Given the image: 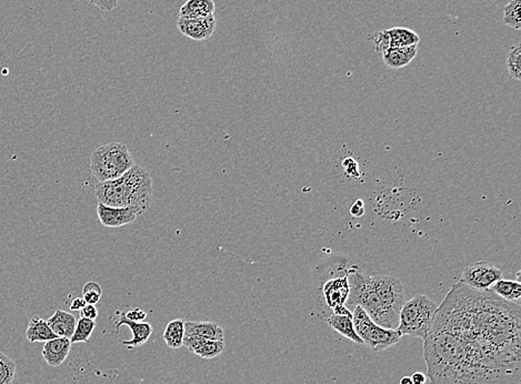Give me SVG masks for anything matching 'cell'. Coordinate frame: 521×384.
<instances>
[{
    "label": "cell",
    "instance_id": "6da1fadb",
    "mask_svg": "<svg viewBox=\"0 0 521 384\" xmlns=\"http://www.w3.org/2000/svg\"><path fill=\"white\" fill-rule=\"evenodd\" d=\"M520 304L459 283L424 340L431 384H521Z\"/></svg>",
    "mask_w": 521,
    "mask_h": 384
},
{
    "label": "cell",
    "instance_id": "7a4b0ae2",
    "mask_svg": "<svg viewBox=\"0 0 521 384\" xmlns=\"http://www.w3.org/2000/svg\"><path fill=\"white\" fill-rule=\"evenodd\" d=\"M349 296L346 308L352 312L361 307L378 326L387 329H397L399 313L404 306V285L400 280L391 276H367L357 267L347 270Z\"/></svg>",
    "mask_w": 521,
    "mask_h": 384
},
{
    "label": "cell",
    "instance_id": "3957f363",
    "mask_svg": "<svg viewBox=\"0 0 521 384\" xmlns=\"http://www.w3.org/2000/svg\"><path fill=\"white\" fill-rule=\"evenodd\" d=\"M153 192V178L139 165L132 167L118 179L98 182L95 187L98 202L109 207L130 208L137 215L149 210Z\"/></svg>",
    "mask_w": 521,
    "mask_h": 384
},
{
    "label": "cell",
    "instance_id": "277c9868",
    "mask_svg": "<svg viewBox=\"0 0 521 384\" xmlns=\"http://www.w3.org/2000/svg\"><path fill=\"white\" fill-rule=\"evenodd\" d=\"M132 154L121 143H106L90 156V170L98 182L114 180L135 166Z\"/></svg>",
    "mask_w": 521,
    "mask_h": 384
},
{
    "label": "cell",
    "instance_id": "5b68a950",
    "mask_svg": "<svg viewBox=\"0 0 521 384\" xmlns=\"http://www.w3.org/2000/svg\"><path fill=\"white\" fill-rule=\"evenodd\" d=\"M437 306L425 294H417L409 301H404L399 313L398 330L401 335H409L425 340L433 326Z\"/></svg>",
    "mask_w": 521,
    "mask_h": 384
},
{
    "label": "cell",
    "instance_id": "8992f818",
    "mask_svg": "<svg viewBox=\"0 0 521 384\" xmlns=\"http://www.w3.org/2000/svg\"><path fill=\"white\" fill-rule=\"evenodd\" d=\"M352 313L354 330L363 340V346H366L372 351L383 352L400 341L402 335L399 333L398 330L387 329L378 326L361 307H356Z\"/></svg>",
    "mask_w": 521,
    "mask_h": 384
},
{
    "label": "cell",
    "instance_id": "52a82bcc",
    "mask_svg": "<svg viewBox=\"0 0 521 384\" xmlns=\"http://www.w3.org/2000/svg\"><path fill=\"white\" fill-rule=\"evenodd\" d=\"M502 278V271L490 262H474L463 269L461 283L477 291H488Z\"/></svg>",
    "mask_w": 521,
    "mask_h": 384
},
{
    "label": "cell",
    "instance_id": "ba28073f",
    "mask_svg": "<svg viewBox=\"0 0 521 384\" xmlns=\"http://www.w3.org/2000/svg\"><path fill=\"white\" fill-rule=\"evenodd\" d=\"M324 296L327 306L337 315H352L346 308V301L349 296V283L347 274H338L337 277L326 281L324 285Z\"/></svg>",
    "mask_w": 521,
    "mask_h": 384
},
{
    "label": "cell",
    "instance_id": "9c48e42d",
    "mask_svg": "<svg viewBox=\"0 0 521 384\" xmlns=\"http://www.w3.org/2000/svg\"><path fill=\"white\" fill-rule=\"evenodd\" d=\"M217 19L214 15L204 18L179 17L177 28L184 37L193 41L207 40L214 35Z\"/></svg>",
    "mask_w": 521,
    "mask_h": 384
},
{
    "label": "cell",
    "instance_id": "30bf717a",
    "mask_svg": "<svg viewBox=\"0 0 521 384\" xmlns=\"http://www.w3.org/2000/svg\"><path fill=\"white\" fill-rule=\"evenodd\" d=\"M97 215L100 224L107 228H121L135 221L137 213L130 208L109 207L98 202Z\"/></svg>",
    "mask_w": 521,
    "mask_h": 384
},
{
    "label": "cell",
    "instance_id": "8fae6325",
    "mask_svg": "<svg viewBox=\"0 0 521 384\" xmlns=\"http://www.w3.org/2000/svg\"><path fill=\"white\" fill-rule=\"evenodd\" d=\"M191 352L199 355L200 358H216L225 350V341L208 340V339L197 337V335H184V344Z\"/></svg>",
    "mask_w": 521,
    "mask_h": 384
},
{
    "label": "cell",
    "instance_id": "7c38bea8",
    "mask_svg": "<svg viewBox=\"0 0 521 384\" xmlns=\"http://www.w3.org/2000/svg\"><path fill=\"white\" fill-rule=\"evenodd\" d=\"M116 329L119 331V328L121 326H128L129 329L132 330V339L129 341H121L123 346H127L128 349H132V348H137V346H143L146 344L147 341L149 340L150 335H153L154 328L150 323L145 322H135V321H130L125 317V313L121 315L119 320L114 323Z\"/></svg>",
    "mask_w": 521,
    "mask_h": 384
},
{
    "label": "cell",
    "instance_id": "4fadbf2b",
    "mask_svg": "<svg viewBox=\"0 0 521 384\" xmlns=\"http://www.w3.org/2000/svg\"><path fill=\"white\" fill-rule=\"evenodd\" d=\"M71 339L62 338L57 337L53 340L45 342L44 349H43V358L45 361L49 364L50 367L57 368L64 363V360L67 359L71 349Z\"/></svg>",
    "mask_w": 521,
    "mask_h": 384
},
{
    "label": "cell",
    "instance_id": "5bb4252c",
    "mask_svg": "<svg viewBox=\"0 0 521 384\" xmlns=\"http://www.w3.org/2000/svg\"><path fill=\"white\" fill-rule=\"evenodd\" d=\"M417 53L418 45H413L400 48H389L381 53V56L385 64L389 69H400L413 62V59L416 58Z\"/></svg>",
    "mask_w": 521,
    "mask_h": 384
},
{
    "label": "cell",
    "instance_id": "9a60e30c",
    "mask_svg": "<svg viewBox=\"0 0 521 384\" xmlns=\"http://www.w3.org/2000/svg\"><path fill=\"white\" fill-rule=\"evenodd\" d=\"M184 335H197L208 340L225 341L223 330L211 321H184Z\"/></svg>",
    "mask_w": 521,
    "mask_h": 384
},
{
    "label": "cell",
    "instance_id": "2e32d148",
    "mask_svg": "<svg viewBox=\"0 0 521 384\" xmlns=\"http://www.w3.org/2000/svg\"><path fill=\"white\" fill-rule=\"evenodd\" d=\"M47 323L57 337L71 339L76 328L77 320L69 312L56 310L53 317L48 319Z\"/></svg>",
    "mask_w": 521,
    "mask_h": 384
},
{
    "label": "cell",
    "instance_id": "e0dca14e",
    "mask_svg": "<svg viewBox=\"0 0 521 384\" xmlns=\"http://www.w3.org/2000/svg\"><path fill=\"white\" fill-rule=\"evenodd\" d=\"M327 322H328L331 329H334L339 335L349 339V340L352 341L354 344L363 346V340H361V337L357 335V332L354 330L352 313V315H337V313H332V315H329Z\"/></svg>",
    "mask_w": 521,
    "mask_h": 384
},
{
    "label": "cell",
    "instance_id": "ac0fdd59",
    "mask_svg": "<svg viewBox=\"0 0 521 384\" xmlns=\"http://www.w3.org/2000/svg\"><path fill=\"white\" fill-rule=\"evenodd\" d=\"M214 0H187L180 7L179 17L204 18L215 14Z\"/></svg>",
    "mask_w": 521,
    "mask_h": 384
},
{
    "label": "cell",
    "instance_id": "d6986e66",
    "mask_svg": "<svg viewBox=\"0 0 521 384\" xmlns=\"http://www.w3.org/2000/svg\"><path fill=\"white\" fill-rule=\"evenodd\" d=\"M57 338V335L51 331L47 321L41 319L38 315L32 317L26 331V339L30 344L36 342H47Z\"/></svg>",
    "mask_w": 521,
    "mask_h": 384
},
{
    "label": "cell",
    "instance_id": "ffe728a7",
    "mask_svg": "<svg viewBox=\"0 0 521 384\" xmlns=\"http://www.w3.org/2000/svg\"><path fill=\"white\" fill-rule=\"evenodd\" d=\"M490 291L494 292L496 296H498V297L501 298L502 300L520 304V281L500 279L495 285H492Z\"/></svg>",
    "mask_w": 521,
    "mask_h": 384
},
{
    "label": "cell",
    "instance_id": "44dd1931",
    "mask_svg": "<svg viewBox=\"0 0 521 384\" xmlns=\"http://www.w3.org/2000/svg\"><path fill=\"white\" fill-rule=\"evenodd\" d=\"M386 32L390 48L413 46V45H418L420 41L417 32L404 27H393L390 29H386Z\"/></svg>",
    "mask_w": 521,
    "mask_h": 384
},
{
    "label": "cell",
    "instance_id": "7402d4cb",
    "mask_svg": "<svg viewBox=\"0 0 521 384\" xmlns=\"http://www.w3.org/2000/svg\"><path fill=\"white\" fill-rule=\"evenodd\" d=\"M184 337V321L182 319L170 321L162 335L165 342L171 349H179L180 346H182Z\"/></svg>",
    "mask_w": 521,
    "mask_h": 384
},
{
    "label": "cell",
    "instance_id": "603a6c76",
    "mask_svg": "<svg viewBox=\"0 0 521 384\" xmlns=\"http://www.w3.org/2000/svg\"><path fill=\"white\" fill-rule=\"evenodd\" d=\"M95 328H96L95 320L80 317V320L77 321L76 328H75L73 335H71V344H82V342L88 344L89 338L93 335Z\"/></svg>",
    "mask_w": 521,
    "mask_h": 384
},
{
    "label": "cell",
    "instance_id": "cb8c5ba5",
    "mask_svg": "<svg viewBox=\"0 0 521 384\" xmlns=\"http://www.w3.org/2000/svg\"><path fill=\"white\" fill-rule=\"evenodd\" d=\"M521 0H511L504 8L502 23L515 30H521Z\"/></svg>",
    "mask_w": 521,
    "mask_h": 384
},
{
    "label": "cell",
    "instance_id": "d4e9b609",
    "mask_svg": "<svg viewBox=\"0 0 521 384\" xmlns=\"http://www.w3.org/2000/svg\"><path fill=\"white\" fill-rule=\"evenodd\" d=\"M507 69L509 73L510 78L515 79L517 82L521 80V46L520 44L510 47L508 55H507Z\"/></svg>",
    "mask_w": 521,
    "mask_h": 384
},
{
    "label": "cell",
    "instance_id": "484cf974",
    "mask_svg": "<svg viewBox=\"0 0 521 384\" xmlns=\"http://www.w3.org/2000/svg\"><path fill=\"white\" fill-rule=\"evenodd\" d=\"M15 374V361L0 351V384H12Z\"/></svg>",
    "mask_w": 521,
    "mask_h": 384
},
{
    "label": "cell",
    "instance_id": "4316f807",
    "mask_svg": "<svg viewBox=\"0 0 521 384\" xmlns=\"http://www.w3.org/2000/svg\"><path fill=\"white\" fill-rule=\"evenodd\" d=\"M103 294V289L99 285L94 281L86 283L82 289V299L85 300L87 304H94L99 302L100 298Z\"/></svg>",
    "mask_w": 521,
    "mask_h": 384
},
{
    "label": "cell",
    "instance_id": "83f0119b",
    "mask_svg": "<svg viewBox=\"0 0 521 384\" xmlns=\"http://www.w3.org/2000/svg\"><path fill=\"white\" fill-rule=\"evenodd\" d=\"M89 3H93L94 6L103 12H110L117 8L119 0H89Z\"/></svg>",
    "mask_w": 521,
    "mask_h": 384
},
{
    "label": "cell",
    "instance_id": "f1b7e54d",
    "mask_svg": "<svg viewBox=\"0 0 521 384\" xmlns=\"http://www.w3.org/2000/svg\"><path fill=\"white\" fill-rule=\"evenodd\" d=\"M343 169H345L346 173L348 176H352V177H359V168H358V163L352 159V158H346L343 163Z\"/></svg>",
    "mask_w": 521,
    "mask_h": 384
},
{
    "label": "cell",
    "instance_id": "f546056e",
    "mask_svg": "<svg viewBox=\"0 0 521 384\" xmlns=\"http://www.w3.org/2000/svg\"><path fill=\"white\" fill-rule=\"evenodd\" d=\"M125 317L130 321H135V322H143L146 319L147 313L143 311L141 308H136L134 310L125 313Z\"/></svg>",
    "mask_w": 521,
    "mask_h": 384
},
{
    "label": "cell",
    "instance_id": "4dcf8cb0",
    "mask_svg": "<svg viewBox=\"0 0 521 384\" xmlns=\"http://www.w3.org/2000/svg\"><path fill=\"white\" fill-rule=\"evenodd\" d=\"M97 317H98V310H97L96 306H94V304H86V306L80 310V317H86V319H90V320H96Z\"/></svg>",
    "mask_w": 521,
    "mask_h": 384
},
{
    "label": "cell",
    "instance_id": "1f68e13d",
    "mask_svg": "<svg viewBox=\"0 0 521 384\" xmlns=\"http://www.w3.org/2000/svg\"><path fill=\"white\" fill-rule=\"evenodd\" d=\"M350 213L354 217H361L365 213V207H363V202L361 200H357L354 202L352 209H350Z\"/></svg>",
    "mask_w": 521,
    "mask_h": 384
},
{
    "label": "cell",
    "instance_id": "d6a6232c",
    "mask_svg": "<svg viewBox=\"0 0 521 384\" xmlns=\"http://www.w3.org/2000/svg\"><path fill=\"white\" fill-rule=\"evenodd\" d=\"M86 304H87V303H86L85 300L82 299V298H76V299H73V302H71V310H73V311H80Z\"/></svg>",
    "mask_w": 521,
    "mask_h": 384
},
{
    "label": "cell",
    "instance_id": "836d02e7",
    "mask_svg": "<svg viewBox=\"0 0 521 384\" xmlns=\"http://www.w3.org/2000/svg\"><path fill=\"white\" fill-rule=\"evenodd\" d=\"M410 378L413 380V384H425L426 380H427V376L422 372L413 373Z\"/></svg>",
    "mask_w": 521,
    "mask_h": 384
},
{
    "label": "cell",
    "instance_id": "e575fe53",
    "mask_svg": "<svg viewBox=\"0 0 521 384\" xmlns=\"http://www.w3.org/2000/svg\"><path fill=\"white\" fill-rule=\"evenodd\" d=\"M400 384H413V380L410 376H402L400 380Z\"/></svg>",
    "mask_w": 521,
    "mask_h": 384
}]
</instances>
